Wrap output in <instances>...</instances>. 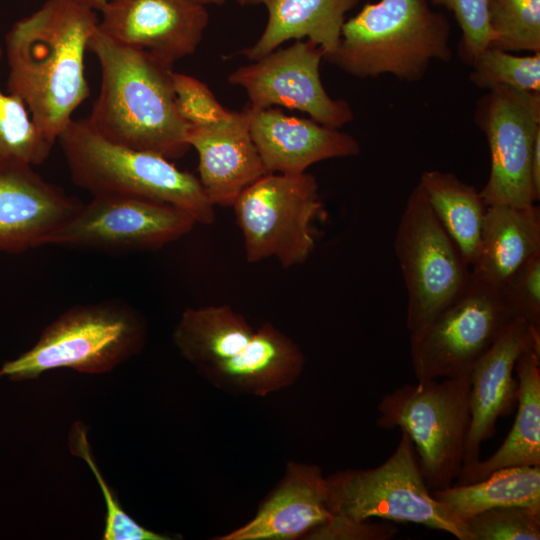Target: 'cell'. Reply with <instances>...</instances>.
<instances>
[{
    "instance_id": "5b68a950",
    "label": "cell",
    "mask_w": 540,
    "mask_h": 540,
    "mask_svg": "<svg viewBox=\"0 0 540 540\" xmlns=\"http://www.w3.org/2000/svg\"><path fill=\"white\" fill-rule=\"evenodd\" d=\"M145 339V322L127 303L109 300L74 306L50 323L31 349L5 362L0 377L31 380L58 368L108 372L139 353Z\"/></svg>"
},
{
    "instance_id": "e575fe53",
    "label": "cell",
    "mask_w": 540,
    "mask_h": 540,
    "mask_svg": "<svg viewBox=\"0 0 540 540\" xmlns=\"http://www.w3.org/2000/svg\"><path fill=\"white\" fill-rule=\"evenodd\" d=\"M398 530L389 523L352 522L332 517L321 527L312 531L306 539L311 540H390Z\"/></svg>"
},
{
    "instance_id": "d590c367",
    "label": "cell",
    "mask_w": 540,
    "mask_h": 540,
    "mask_svg": "<svg viewBox=\"0 0 540 540\" xmlns=\"http://www.w3.org/2000/svg\"><path fill=\"white\" fill-rule=\"evenodd\" d=\"M87 8H90L94 11H99L105 6L108 0H73Z\"/></svg>"
},
{
    "instance_id": "74e56055",
    "label": "cell",
    "mask_w": 540,
    "mask_h": 540,
    "mask_svg": "<svg viewBox=\"0 0 540 540\" xmlns=\"http://www.w3.org/2000/svg\"><path fill=\"white\" fill-rule=\"evenodd\" d=\"M233 1H235L239 5H247V4H249L250 0H233Z\"/></svg>"
},
{
    "instance_id": "f1b7e54d",
    "label": "cell",
    "mask_w": 540,
    "mask_h": 540,
    "mask_svg": "<svg viewBox=\"0 0 540 540\" xmlns=\"http://www.w3.org/2000/svg\"><path fill=\"white\" fill-rule=\"evenodd\" d=\"M470 82L480 89L498 86L540 93V52L519 56L488 47L474 59Z\"/></svg>"
},
{
    "instance_id": "d4e9b609",
    "label": "cell",
    "mask_w": 540,
    "mask_h": 540,
    "mask_svg": "<svg viewBox=\"0 0 540 540\" xmlns=\"http://www.w3.org/2000/svg\"><path fill=\"white\" fill-rule=\"evenodd\" d=\"M418 183L434 215L471 268L487 208L480 191L455 174L439 170L424 171Z\"/></svg>"
},
{
    "instance_id": "6da1fadb",
    "label": "cell",
    "mask_w": 540,
    "mask_h": 540,
    "mask_svg": "<svg viewBox=\"0 0 540 540\" xmlns=\"http://www.w3.org/2000/svg\"><path fill=\"white\" fill-rule=\"evenodd\" d=\"M98 22L96 11L73 0H46L6 35L8 92L53 144L90 95L85 55Z\"/></svg>"
},
{
    "instance_id": "2e32d148",
    "label": "cell",
    "mask_w": 540,
    "mask_h": 540,
    "mask_svg": "<svg viewBox=\"0 0 540 540\" xmlns=\"http://www.w3.org/2000/svg\"><path fill=\"white\" fill-rule=\"evenodd\" d=\"M82 204L44 180L32 165L0 162V252L48 245Z\"/></svg>"
},
{
    "instance_id": "ba28073f",
    "label": "cell",
    "mask_w": 540,
    "mask_h": 540,
    "mask_svg": "<svg viewBox=\"0 0 540 540\" xmlns=\"http://www.w3.org/2000/svg\"><path fill=\"white\" fill-rule=\"evenodd\" d=\"M249 263L276 258L285 269L301 265L316 242L313 223L323 211L316 178L307 173H266L233 204Z\"/></svg>"
},
{
    "instance_id": "1f68e13d",
    "label": "cell",
    "mask_w": 540,
    "mask_h": 540,
    "mask_svg": "<svg viewBox=\"0 0 540 540\" xmlns=\"http://www.w3.org/2000/svg\"><path fill=\"white\" fill-rule=\"evenodd\" d=\"M172 85L177 111L188 126L210 125L234 113L218 101L207 84L193 76L173 71Z\"/></svg>"
},
{
    "instance_id": "f546056e",
    "label": "cell",
    "mask_w": 540,
    "mask_h": 540,
    "mask_svg": "<svg viewBox=\"0 0 540 540\" xmlns=\"http://www.w3.org/2000/svg\"><path fill=\"white\" fill-rule=\"evenodd\" d=\"M70 450L82 458L89 466L91 472L102 491L106 504L105 527L102 539L104 540H169L171 537L154 532L137 523L121 507L117 497L99 471L88 443L84 424L75 423L70 433Z\"/></svg>"
},
{
    "instance_id": "3957f363",
    "label": "cell",
    "mask_w": 540,
    "mask_h": 540,
    "mask_svg": "<svg viewBox=\"0 0 540 540\" xmlns=\"http://www.w3.org/2000/svg\"><path fill=\"white\" fill-rule=\"evenodd\" d=\"M451 25L427 0L367 3L345 21L335 51L324 59L356 78L391 74L423 79L432 60L450 62Z\"/></svg>"
},
{
    "instance_id": "8fae6325",
    "label": "cell",
    "mask_w": 540,
    "mask_h": 540,
    "mask_svg": "<svg viewBox=\"0 0 540 540\" xmlns=\"http://www.w3.org/2000/svg\"><path fill=\"white\" fill-rule=\"evenodd\" d=\"M474 120L491 157L490 174L480 190L486 206L535 204L531 161L540 137V93L495 87L477 100Z\"/></svg>"
},
{
    "instance_id": "603a6c76",
    "label": "cell",
    "mask_w": 540,
    "mask_h": 540,
    "mask_svg": "<svg viewBox=\"0 0 540 540\" xmlns=\"http://www.w3.org/2000/svg\"><path fill=\"white\" fill-rule=\"evenodd\" d=\"M514 372L518 381L517 411L511 430L490 457L463 466L455 485L483 480L506 467L540 465V350L522 353Z\"/></svg>"
},
{
    "instance_id": "4316f807",
    "label": "cell",
    "mask_w": 540,
    "mask_h": 540,
    "mask_svg": "<svg viewBox=\"0 0 540 540\" xmlns=\"http://www.w3.org/2000/svg\"><path fill=\"white\" fill-rule=\"evenodd\" d=\"M53 145L33 122L22 100L0 89V162L39 165L49 157Z\"/></svg>"
},
{
    "instance_id": "5bb4252c",
    "label": "cell",
    "mask_w": 540,
    "mask_h": 540,
    "mask_svg": "<svg viewBox=\"0 0 540 540\" xmlns=\"http://www.w3.org/2000/svg\"><path fill=\"white\" fill-rule=\"evenodd\" d=\"M100 12V32L171 68L197 50L209 22L195 0H108Z\"/></svg>"
},
{
    "instance_id": "44dd1931",
    "label": "cell",
    "mask_w": 540,
    "mask_h": 540,
    "mask_svg": "<svg viewBox=\"0 0 540 540\" xmlns=\"http://www.w3.org/2000/svg\"><path fill=\"white\" fill-rule=\"evenodd\" d=\"M360 1L250 0L249 4L265 6L267 23L258 40L237 54L255 61L289 40L306 38L323 50L325 58L338 46L346 13Z\"/></svg>"
},
{
    "instance_id": "7c38bea8",
    "label": "cell",
    "mask_w": 540,
    "mask_h": 540,
    "mask_svg": "<svg viewBox=\"0 0 540 540\" xmlns=\"http://www.w3.org/2000/svg\"><path fill=\"white\" fill-rule=\"evenodd\" d=\"M197 224L186 210L150 199L97 195L50 238L48 245L104 251L157 250Z\"/></svg>"
},
{
    "instance_id": "7402d4cb",
    "label": "cell",
    "mask_w": 540,
    "mask_h": 540,
    "mask_svg": "<svg viewBox=\"0 0 540 540\" xmlns=\"http://www.w3.org/2000/svg\"><path fill=\"white\" fill-rule=\"evenodd\" d=\"M540 253V210L535 204L486 208L471 274L501 287L531 257Z\"/></svg>"
},
{
    "instance_id": "e0dca14e",
    "label": "cell",
    "mask_w": 540,
    "mask_h": 540,
    "mask_svg": "<svg viewBox=\"0 0 540 540\" xmlns=\"http://www.w3.org/2000/svg\"><path fill=\"white\" fill-rule=\"evenodd\" d=\"M252 140L270 173H303L315 163L360 153L352 135L280 109L243 110Z\"/></svg>"
},
{
    "instance_id": "d6a6232c",
    "label": "cell",
    "mask_w": 540,
    "mask_h": 540,
    "mask_svg": "<svg viewBox=\"0 0 540 540\" xmlns=\"http://www.w3.org/2000/svg\"><path fill=\"white\" fill-rule=\"evenodd\" d=\"M435 6L451 11L461 29L458 54L462 62L471 66L476 56L493 41L489 27L486 0H427Z\"/></svg>"
},
{
    "instance_id": "9a60e30c",
    "label": "cell",
    "mask_w": 540,
    "mask_h": 540,
    "mask_svg": "<svg viewBox=\"0 0 540 540\" xmlns=\"http://www.w3.org/2000/svg\"><path fill=\"white\" fill-rule=\"evenodd\" d=\"M529 349L540 350V330L523 319L513 318L473 365L469 375L470 426L463 466L480 459L482 443L495 434L498 419L508 415L516 404L515 365Z\"/></svg>"
},
{
    "instance_id": "7a4b0ae2",
    "label": "cell",
    "mask_w": 540,
    "mask_h": 540,
    "mask_svg": "<svg viewBox=\"0 0 540 540\" xmlns=\"http://www.w3.org/2000/svg\"><path fill=\"white\" fill-rule=\"evenodd\" d=\"M88 51L101 70L99 94L87 117L90 125L122 146L169 160L182 157L190 148L189 126L176 108L173 69L112 40L98 27Z\"/></svg>"
},
{
    "instance_id": "30bf717a",
    "label": "cell",
    "mask_w": 540,
    "mask_h": 540,
    "mask_svg": "<svg viewBox=\"0 0 540 540\" xmlns=\"http://www.w3.org/2000/svg\"><path fill=\"white\" fill-rule=\"evenodd\" d=\"M514 318L501 287L471 274L462 293L425 325L410 332L416 380L470 374L477 359Z\"/></svg>"
},
{
    "instance_id": "ffe728a7",
    "label": "cell",
    "mask_w": 540,
    "mask_h": 540,
    "mask_svg": "<svg viewBox=\"0 0 540 540\" xmlns=\"http://www.w3.org/2000/svg\"><path fill=\"white\" fill-rule=\"evenodd\" d=\"M304 366L298 344L266 322L236 355L198 371L223 392L262 397L293 385Z\"/></svg>"
},
{
    "instance_id": "4fadbf2b",
    "label": "cell",
    "mask_w": 540,
    "mask_h": 540,
    "mask_svg": "<svg viewBox=\"0 0 540 540\" xmlns=\"http://www.w3.org/2000/svg\"><path fill=\"white\" fill-rule=\"evenodd\" d=\"M323 50L306 40H295L286 48L231 72L228 82L246 92L251 109L274 106L299 110L316 122L340 129L354 119L350 105L332 98L320 77Z\"/></svg>"
},
{
    "instance_id": "8d00e7d4",
    "label": "cell",
    "mask_w": 540,
    "mask_h": 540,
    "mask_svg": "<svg viewBox=\"0 0 540 540\" xmlns=\"http://www.w3.org/2000/svg\"><path fill=\"white\" fill-rule=\"evenodd\" d=\"M195 1L201 3V4L205 5V6H207V5H218L219 6V5H223L226 2V0H195Z\"/></svg>"
},
{
    "instance_id": "ac0fdd59",
    "label": "cell",
    "mask_w": 540,
    "mask_h": 540,
    "mask_svg": "<svg viewBox=\"0 0 540 540\" xmlns=\"http://www.w3.org/2000/svg\"><path fill=\"white\" fill-rule=\"evenodd\" d=\"M326 477L318 465L289 462L278 486L245 525L218 540H294L328 523Z\"/></svg>"
},
{
    "instance_id": "9c48e42d",
    "label": "cell",
    "mask_w": 540,
    "mask_h": 540,
    "mask_svg": "<svg viewBox=\"0 0 540 540\" xmlns=\"http://www.w3.org/2000/svg\"><path fill=\"white\" fill-rule=\"evenodd\" d=\"M394 251L407 294L406 327L415 331L455 300L471 268L434 215L419 183L400 217Z\"/></svg>"
},
{
    "instance_id": "8992f818",
    "label": "cell",
    "mask_w": 540,
    "mask_h": 540,
    "mask_svg": "<svg viewBox=\"0 0 540 540\" xmlns=\"http://www.w3.org/2000/svg\"><path fill=\"white\" fill-rule=\"evenodd\" d=\"M326 484L327 507L335 518L410 522L468 540L465 523L432 496L414 444L404 431L394 452L379 466L335 472L326 477Z\"/></svg>"
},
{
    "instance_id": "4dcf8cb0",
    "label": "cell",
    "mask_w": 540,
    "mask_h": 540,
    "mask_svg": "<svg viewBox=\"0 0 540 540\" xmlns=\"http://www.w3.org/2000/svg\"><path fill=\"white\" fill-rule=\"evenodd\" d=\"M468 540H539L540 509L495 507L465 521Z\"/></svg>"
},
{
    "instance_id": "cb8c5ba5",
    "label": "cell",
    "mask_w": 540,
    "mask_h": 540,
    "mask_svg": "<svg viewBox=\"0 0 540 540\" xmlns=\"http://www.w3.org/2000/svg\"><path fill=\"white\" fill-rule=\"evenodd\" d=\"M254 329L228 305L187 308L173 331L180 354L198 370L227 360L250 341Z\"/></svg>"
},
{
    "instance_id": "484cf974",
    "label": "cell",
    "mask_w": 540,
    "mask_h": 540,
    "mask_svg": "<svg viewBox=\"0 0 540 540\" xmlns=\"http://www.w3.org/2000/svg\"><path fill=\"white\" fill-rule=\"evenodd\" d=\"M462 522L482 511L504 506L540 509V465L494 471L483 480L431 491Z\"/></svg>"
},
{
    "instance_id": "52a82bcc",
    "label": "cell",
    "mask_w": 540,
    "mask_h": 540,
    "mask_svg": "<svg viewBox=\"0 0 540 540\" xmlns=\"http://www.w3.org/2000/svg\"><path fill=\"white\" fill-rule=\"evenodd\" d=\"M469 375L404 384L385 394L377 407L379 427H398L412 440L431 491L450 487L463 466L470 426Z\"/></svg>"
},
{
    "instance_id": "83f0119b",
    "label": "cell",
    "mask_w": 540,
    "mask_h": 540,
    "mask_svg": "<svg viewBox=\"0 0 540 540\" xmlns=\"http://www.w3.org/2000/svg\"><path fill=\"white\" fill-rule=\"evenodd\" d=\"M493 41L506 52H540V0H486Z\"/></svg>"
},
{
    "instance_id": "836d02e7",
    "label": "cell",
    "mask_w": 540,
    "mask_h": 540,
    "mask_svg": "<svg viewBox=\"0 0 540 540\" xmlns=\"http://www.w3.org/2000/svg\"><path fill=\"white\" fill-rule=\"evenodd\" d=\"M501 290L514 318L540 330V253L514 272Z\"/></svg>"
},
{
    "instance_id": "d6986e66",
    "label": "cell",
    "mask_w": 540,
    "mask_h": 540,
    "mask_svg": "<svg viewBox=\"0 0 540 540\" xmlns=\"http://www.w3.org/2000/svg\"><path fill=\"white\" fill-rule=\"evenodd\" d=\"M187 143L197 152L198 179L214 206L232 207L244 189L269 173L243 111L210 125L189 126Z\"/></svg>"
},
{
    "instance_id": "277c9868",
    "label": "cell",
    "mask_w": 540,
    "mask_h": 540,
    "mask_svg": "<svg viewBox=\"0 0 540 540\" xmlns=\"http://www.w3.org/2000/svg\"><path fill=\"white\" fill-rule=\"evenodd\" d=\"M72 181L93 196H130L176 205L201 224L215 221V206L193 174L160 155L114 143L87 118L73 119L57 138Z\"/></svg>"
}]
</instances>
